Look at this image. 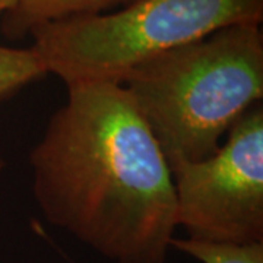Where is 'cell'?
<instances>
[{"label": "cell", "mask_w": 263, "mask_h": 263, "mask_svg": "<svg viewBox=\"0 0 263 263\" xmlns=\"http://www.w3.org/2000/svg\"><path fill=\"white\" fill-rule=\"evenodd\" d=\"M122 84L170 168L205 160L262 103L260 25L235 24L168 50L135 67Z\"/></svg>", "instance_id": "2"}, {"label": "cell", "mask_w": 263, "mask_h": 263, "mask_svg": "<svg viewBox=\"0 0 263 263\" xmlns=\"http://www.w3.org/2000/svg\"><path fill=\"white\" fill-rule=\"evenodd\" d=\"M171 249L189 254L200 263H263V243L231 245L174 237Z\"/></svg>", "instance_id": "6"}, {"label": "cell", "mask_w": 263, "mask_h": 263, "mask_svg": "<svg viewBox=\"0 0 263 263\" xmlns=\"http://www.w3.org/2000/svg\"><path fill=\"white\" fill-rule=\"evenodd\" d=\"M177 224L187 238L263 243V105L254 104L205 160L171 170Z\"/></svg>", "instance_id": "4"}, {"label": "cell", "mask_w": 263, "mask_h": 263, "mask_svg": "<svg viewBox=\"0 0 263 263\" xmlns=\"http://www.w3.org/2000/svg\"><path fill=\"white\" fill-rule=\"evenodd\" d=\"M3 167H5V162H3V160L0 158V171L3 170Z\"/></svg>", "instance_id": "9"}, {"label": "cell", "mask_w": 263, "mask_h": 263, "mask_svg": "<svg viewBox=\"0 0 263 263\" xmlns=\"http://www.w3.org/2000/svg\"><path fill=\"white\" fill-rule=\"evenodd\" d=\"M123 0H18L5 15L3 31L10 38H21L40 25L79 15L101 13Z\"/></svg>", "instance_id": "5"}, {"label": "cell", "mask_w": 263, "mask_h": 263, "mask_svg": "<svg viewBox=\"0 0 263 263\" xmlns=\"http://www.w3.org/2000/svg\"><path fill=\"white\" fill-rule=\"evenodd\" d=\"M18 0H0V15H6L16 6Z\"/></svg>", "instance_id": "8"}, {"label": "cell", "mask_w": 263, "mask_h": 263, "mask_svg": "<svg viewBox=\"0 0 263 263\" xmlns=\"http://www.w3.org/2000/svg\"><path fill=\"white\" fill-rule=\"evenodd\" d=\"M46 73V67L32 47L0 46V98L15 94Z\"/></svg>", "instance_id": "7"}, {"label": "cell", "mask_w": 263, "mask_h": 263, "mask_svg": "<svg viewBox=\"0 0 263 263\" xmlns=\"http://www.w3.org/2000/svg\"><path fill=\"white\" fill-rule=\"evenodd\" d=\"M31 152L50 224L113 263H165L177 224L168 162L123 84H67Z\"/></svg>", "instance_id": "1"}, {"label": "cell", "mask_w": 263, "mask_h": 263, "mask_svg": "<svg viewBox=\"0 0 263 263\" xmlns=\"http://www.w3.org/2000/svg\"><path fill=\"white\" fill-rule=\"evenodd\" d=\"M263 21V0H136L116 13L59 19L34 28V51L66 85L122 84L135 67L235 24Z\"/></svg>", "instance_id": "3"}]
</instances>
